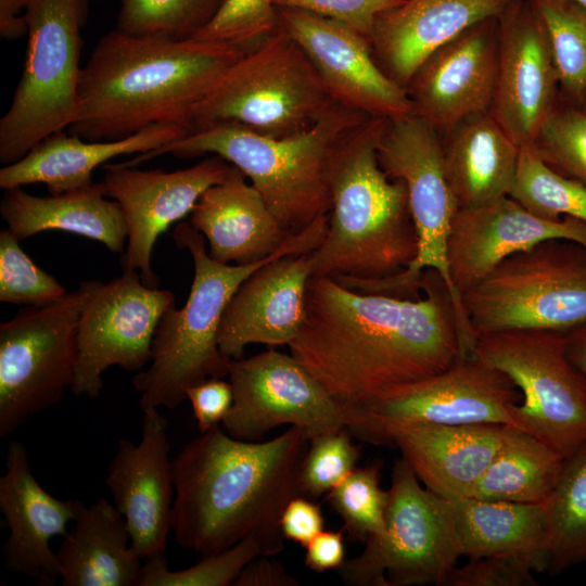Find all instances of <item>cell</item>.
<instances>
[{"label":"cell","instance_id":"6da1fadb","mask_svg":"<svg viewBox=\"0 0 586 586\" xmlns=\"http://www.w3.org/2000/svg\"><path fill=\"white\" fill-rule=\"evenodd\" d=\"M337 402L361 406L451 367L461 357L449 290L433 269L422 295L402 298L310 277L305 317L288 345Z\"/></svg>","mask_w":586,"mask_h":586},{"label":"cell","instance_id":"7a4b0ae2","mask_svg":"<svg viewBox=\"0 0 586 586\" xmlns=\"http://www.w3.org/2000/svg\"><path fill=\"white\" fill-rule=\"evenodd\" d=\"M310 437L290 426L266 442L242 441L216 425L173 459V526L183 549L212 556L255 537L263 556L284 548L288 502L303 495L301 470Z\"/></svg>","mask_w":586,"mask_h":586},{"label":"cell","instance_id":"3957f363","mask_svg":"<svg viewBox=\"0 0 586 586\" xmlns=\"http://www.w3.org/2000/svg\"><path fill=\"white\" fill-rule=\"evenodd\" d=\"M245 53L226 42L136 36L115 28L98 40L81 69L79 109L68 132L111 141L158 124L191 131L196 103Z\"/></svg>","mask_w":586,"mask_h":586},{"label":"cell","instance_id":"277c9868","mask_svg":"<svg viewBox=\"0 0 586 586\" xmlns=\"http://www.w3.org/2000/svg\"><path fill=\"white\" fill-rule=\"evenodd\" d=\"M386 124L369 117L337 148L328 228L309 253L310 277L332 278L357 291L403 273L417 258L419 239L406 186L390 178L378 160Z\"/></svg>","mask_w":586,"mask_h":586},{"label":"cell","instance_id":"5b68a950","mask_svg":"<svg viewBox=\"0 0 586 586\" xmlns=\"http://www.w3.org/2000/svg\"><path fill=\"white\" fill-rule=\"evenodd\" d=\"M369 117L334 102L310 128L272 138L233 123H217L154 151L138 154L126 167L163 154H213L239 168L290 234H297L331 211V174L342 140Z\"/></svg>","mask_w":586,"mask_h":586},{"label":"cell","instance_id":"8992f818","mask_svg":"<svg viewBox=\"0 0 586 586\" xmlns=\"http://www.w3.org/2000/svg\"><path fill=\"white\" fill-rule=\"evenodd\" d=\"M323 216L291 238L275 254L246 265L214 260L205 239L190 224L176 226L177 246L188 250L194 265L189 297L183 307L171 304L163 314L152 342L150 366L132 379L142 410L161 406L174 409L187 399V391L209 378L229 374L231 358L218 346L222 315L241 283L268 262L315 251L326 235Z\"/></svg>","mask_w":586,"mask_h":586},{"label":"cell","instance_id":"52a82bcc","mask_svg":"<svg viewBox=\"0 0 586 586\" xmlns=\"http://www.w3.org/2000/svg\"><path fill=\"white\" fill-rule=\"evenodd\" d=\"M333 103L305 51L278 27L219 74L193 109L191 131L233 123L289 137L310 128Z\"/></svg>","mask_w":586,"mask_h":586},{"label":"cell","instance_id":"ba28073f","mask_svg":"<svg viewBox=\"0 0 586 586\" xmlns=\"http://www.w3.org/2000/svg\"><path fill=\"white\" fill-rule=\"evenodd\" d=\"M88 2L29 0L24 67L0 119V162L4 165L20 161L46 137L75 122Z\"/></svg>","mask_w":586,"mask_h":586},{"label":"cell","instance_id":"9c48e42d","mask_svg":"<svg viewBox=\"0 0 586 586\" xmlns=\"http://www.w3.org/2000/svg\"><path fill=\"white\" fill-rule=\"evenodd\" d=\"M475 337L512 330L568 332L586 323V249L548 240L515 253L464 291Z\"/></svg>","mask_w":586,"mask_h":586},{"label":"cell","instance_id":"30bf717a","mask_svg":"<svg viewBox=\"0 0 586 586\" xmlns=\"http://www.w3.org/2000/svg\"><path fill=\"white\" fill-rule=\"evenodd\" d=\"M336 570L349 586H444L462 556L450 499L423 488L410 464L396 460L385 532Z\"/></svg>","mask_w":586,"mask_h":586},{"label":"cell","instance_id":"8fae6325","mask_svg":"<svg viewBox=\"0 0 586 586\" xmlns=\"http://www.w3.org/2000/svg\"><path fill=\"white\" fill-rule=\"evenodd\" d=\"M473 356L504 372L520 390L521 403L510 408L511 425L565 459L586 445V378L568 358L563 332L480 335Z\"/></svg>","mask_w":586,"mask_h":586},{"label":"cell","instance_id":"7c38bea8","mask_svg":"<svg viewBox=\"0 0 586 586\" xmlns=\"http://www.w3.org/2000/svg\"><path fill=\"white\" fill-rule=\"evenodd\" d=\"M100 281L87 280L61 300L17 313L0 324V437L54 406L71 388L78 360L80 315Z\"/></svg>","mask_w":586,"mask_h":586},{"label":"cell","instance_id":"4fadbf2b","mask_svg":"<svg viewBox=\"0 0 586 586\" xmlns=\"http://www.w3.org/2000/svg\"><path fill=\"white\" fill-rule=\"evenodd\" d=\"M378 160L390 178L405 183L419 239L417 258L394 278L396 291L404 298H418L424 270L437 271L453 298L459 341L469 346L475 336L451 283L447 262L448 239L459 205L446 174L437 131L415 114L387 120L378 144Z\"/></svg>","mask_w":586,"mask_h":586},{"label":"cell","instance_id":"5bb4252c","mask_svg":"<svg viewBox=\"0 0 586 586\" xmlns=\"http://www.w3.org/2000/svg\"><path fill=\"white\" fill-rule=\"evenodd\" d=\"M521 399L504 372L471 356L382 399L348 406L346 429L360 441L387 445L392 432L412 424L511 425L510 408Z\"/></svg>","mask_w":586,"mask_h":586},{"label":"cell","instance_id":"9a60e30c","mask_svg":"<svg viewBox=\"0 0 586 586\" xmlns=\"http://www.w3.org/2000/svg\"><path fill=\"white\" fill-rule=\"evenodd\" d=\"M233 404L221 422L230 436L258 442L280 426H298L310 440L345 429L349 408L337 402L292 355L273 347L231 359Z\"/></svg>","mask_w":586,"mask_h":586},{"label":"cell","instance_id":"2e32d148","mask_svg":"<svg viewBox=\"0 0 586 586\" xmlns=\"http://www.w3.org/2000/svg\"><path fill=\"white\" fill-rule=\"evenodd\" d=\"M174 303L171 291L145 285L137 270L123 271L109 283L100 281L80 315L71 391L95 398L107 368L141 371L150 361L158 322Z\"/></svg>","mask_w":586,"mask_h":586},{"label":"cell","instance_id":"e0dca14e","mask_svg":"<svg viewBox=\"0 0 586 586\" xmlns=\"http://www.w3.org/2000/svg\"><path fill=\"white\" fill-rule=\"evenodd\" d=\"M231 168L218 155L174 171L105 165L102 183L106 196L118 203L128 231L120 257L122 270H139L145 285L157 288L158 278L151 260L158 235L191 213L200 196L221 182Z\"/></svg>","mask_w":586,"mask_h":586},{"label":"cell","instance_id":"ac0fdd59","mask_svg":"<svg viewBox=\"0 0 586 586\" xmlns=\"http://www.w3.org/2000/svg\"><path fill=\"white\" fill-rule=\"evenodd\" d=\"M277 17L278 27L302 47L334 102L387 120L413 114L407 90L378 65L366 37L302 10L277 8Z\"/></svg>","mask_w":586,"mask_h":586},{"label":"cell","instance_id":"d6986e66","mask_svg":"<svg viewBox=\"0 0 586 586\" xmlns=\"http://www.w3.org/2000/svg\"><path fill=\"white\" fill-rule=\"evenodd\" d=\"M498 20L492 115L520 148L533 146L553 112L558 75L550 43L531 0H514Z\"/></svg>","mask_w":586,"mask_h":586},{"label":"cell","instance_id":"ffe728a7","mask_svg":"<svg viewBox=\"0 0 586 586\" xmlns=\"http://www.w3.org/2000/svg\"><path fill=\"white\" fill-rule=\"evenodd\" d=\"M555 239L586 249V222L573 217L538 216L509 195L459 208L447 245L451 283L461 296L507 257Z\"/></svg>","mask_w":586,"mask_h":586},{"label":"cell","instance_id":"44dd1931","mask_svg":"<svg viewBox=\"0 0 586 586\" xmlns=\"http://www.w3.org/2000/svg\"><path fill=\"white\" fill-rule=\"evenodd\" d=\"M497 18L482 22L431 54L406 90L413 114L450 131L492 106L498 63Z\"/></svg>","mask_w":586,"mask_h":586},{"label":"cell","instance_id":"7402d4cb","mask_svg":"<svg viewBox=\"0 0 586 586\" xmlns=\"http://www.w3.org/2000/svg\"><path fill=\"white\" fill-rule=\"evenodd\" d=\"M169 450L167 419L150 408L143 410L139 443L119 440L109 466L107 489L141 559L164 552L171 531L175 484Z\"/></svg>","mask_w":586,"mask_h":586},{"label":"cell","instance_id":"603a6c76","mask_svg":"<svg viewBox=\"0 0 586 586\" xmlns=\"http://www.w3.org/2000/svg\"><path fill=\"white\" fill-rule=\"evenodd\" d=\"M82 504L48 493L31 472L25 445L12 441L0 477V510L10 530L2 546L4 566L38 585H54L60 570L50 540L68 533L66 526L75 521Z\"/></svg>","mask_w":586,"mask_h":586},{"label":"cell","instance_id":"cb8c5ba5","mask_svg":"<svg viewBox=\"0 0 586 586\" xmlns=\"http://www.w3.org/2000/svg\"><path fill=\"white\" fill-rule=\"evenodd\" d=\"M309 253L275 258L238 288L221 319L218 346L231 359L249 344L289 345L305 317Z\"/></svg>","mask_w":586,"mask_h":586},{"label":"cell","instance_id":"d4e9b609","mask_svg":"<svg viewBox=\"0 0 586 586\" xmlns=\"http://www.w3.org/2000/svg\"><path fill=\"white\" fill-rule=\"evenodd\" d=\"M514 0H405L382 13L371 37L382 71L408 86L421 64L471 27L498 18Z\"/></svg>","mask_w":586,"mask_h":586},{"label":"cell","instance_id":"484cf974","mask_svg":"<svg viewBox=\"0 0 586 586\" xmlns=\"http://www.w3.org/2000/svg\"><path fill=\"white\" fill-rule=\"evenodd\" d=\"M507 424H412L395 430L387 445L399 448L419 481L433 493L472 497L502 442Z\"/></svg>","mask_w":586,"mask_h":586},{"label":"cell","instance_id":"4316f807","mask_svg":"<svg viewBox=\"0 0 586 586\" xmlns=\"http://www.w3.org/2000/svg\"><path fill=\"white\" fill-rule=\"evenodd\" d=\"M221 264L246 265L279 251L295 234L278 222L260 193L235 166L194 205L190 222Z\"/></svg>","mask_w":586,"mask_h":586},{"label":"cell","instance_id":"83f0119b","mask_svg":"<svg viewBox=\"0 0 586 586\" xmlns=\"http://www.w3.org/2000/svg\"><path fill=\"white\" fill-rule=\"evenodd\" d=\"M190 130L176 124H158L135 135L111 141H89L64 130L36 144L20 161L0 169V187L9 189L43 183L50 194L92 183V173L110 160L133 153H146L171 143Z\"/></svg>","mask_w":586,"mask_h":586},{"label":"cell","instance_id":"f1b7e54d","mask_svg":"<svg viewBox=\"0 0 586 586\" xmlns=\"http://www.w3.org/2000/svg\"><path fill=\"white\" fill-rule=\"evenodd\" d=\"M106 198L102 182L48 196L13 187L4 190L0 214L20 241L47 230H62L99 241L113 253H123L127 225L118 203Z\"/></svg>","mask_w":586,"mask_h":586},{"label":"cell","instance_id":"f546056e","mask_svg":"<svg viewBox=\"0 0 586 586\" xmlns=\"http://www.w3.org/2000/svg\"><path fill=\"white\" fill-rule=\"evenodd\" d=\"M56 552L64 586H138L141 558L124 515L105 498L82 506Z\"/></svg>","mask_w":586,"mask_h":586},{"label":"cell","instance_id":"4dcf8cb0","mask_svg":"<svg viewBox=\"0 0 586 586\" xmlns=\"http://www.w3.org/2000/svg\"><path fill=\"white\" fill-rule=\"evenodd\" d=\"M462 556L512 557L548 570L544 505L475 497L450 499Z\"/></svg>","mask_w":586,"mask_h":586},{"label":"cell","instance_id":"1f68e13d","mask_svg":"<svg viewBox=\"0 0 586 586\" xmlns=\"http://www.w3.org/2000/svg\"><path fill=\"white\" fill-rule=\"evenodd\" d=\"M444 145L446 174L459 208L475 207L508 195L520 146L493 115L464 120Z\"/></svg>","mask_w":586,"mask_h":586},{"label":"cell","instance_id":"d6a6232c","mask_svg":"<svg viewBox=\"0 0 586 586\" xmlns=\"http://www.w3.org/2000/svg\"><path fill=\"white\" fill-rule=\"evenodd\" d=\"M565 460L532 434L507 424L498 451L472 497L544 505L558 484Z\"/></svg>","mask_w":586,"mask_h":586},{"label":"cell","instance_id":"836d02e7","mask_svg":"<svg viewBox=\"0 0 586 586\" xmlns=\"http://www.w3.org/2000/svg\"><path fill=\"white\" fill-rule=\"evenodd\" d=\"M548 572L586 562V445L565 460L557 486L544 504Z\"/></svg>","mask_w":586,"mask_h":586},{"label":"cell","instance_id":"e575fe53","mask_svg":"<svg viewBox=\"0 0 586 586\" xmlns=\"http://www.w3.org/2000/svg\"><path fill=\"white\" fill-rule=\"evenodd\" d=\"M508 195L538 216L573 217L586 222V184L555 170L532 146L520 148Z\"/></svg>","mask_w":586,"mask_h":586},{"label":"cell","instance_id":"d590c367","mask_svg":"<svg viewBox=\"0 0 586 586\" xmlns=\"http://www.w3.org/2000/svg\"><path fill=\"white\" fill-rule=\"evenodd\" d=\"M116 29L174 40L193 38L218 14L226 0H119Z\"/></svg>","mask_w":586,"mask_h":586},{"label":"cell","instance_id":"8d00e7d4","mask_svg":"<svg viewBox=\"0 0 586 586\" xmlns=\"http://www.w3.org/2000/svg\"><path fill=\"white\" fill-rule=\"evenodd\" d=\"M381 463L355 468L328 494L330 507L343 521L349 539L366 543L385 532L388 491L382 489Z\"/></svg>","mask_w":586,"mask_h":586},{"label":"cell","instance_id":"74e56055","mask_svg":"<svg viewBox=\"0 0 586 586\" xmlns=\"http://www.w3.org/2000/svg\"><path fill=\"white\" fill-rule=\"evenodd\" d=\"M545 26L558 79L586 91V10L565 0H531Z\"/></svg>","mask_w":586,"mask_h":586},{"label":"cell","instance_id":"f35d334b","mask_svg":"<svg viewBox=\"0 0 586 586\" xmlns=\"http://www.w3.org/2000/svg\"><path fill=\"white\" fill-rule=\"evenodd\" d=\"M258 556H263V548L252 536L180 571L169 570L164 552H156L144 558L138 586L233 585L241 571Z\"/></svg>","mask_w":586,"mask_h":586},{"label":"cell","instance_id":"ab89813d","mask_svg":"<svg viewBox=\"0 0 586 586\" xmlns=\"http://www.w3.org/2000/svg\"><path fill=\"white\" fill-rule=\"evenodd\" d=\"M66 293L53 276L31 260L8 228L0 231L1 302L44 306L61 300Z\"/></svg>","mask_w":586,"mask_h":586},{"label":"cell","instance_id":"60d3db41","mask_svg":"<svg viewBox=\"0 0 586 586\" xmlns=\"http://www.w3.org/2000/svg\"><path fill=\"white\" fill-rule=\"evenodd\" d=\"M277 29L272 0H226L216 17L193 38L226 42L249 52Z\"/></svg>","mask_w":586,"mask_h":586},{"label":"cell","instance_id":"b9f144b4","mask_svg":"<svg viewBox=\"0 0 586 586\" xmlns=\"http://www.w3.org/2000/svg\"><path fill=\"white\" fill-rule=\"evenodd\" d=\"M532 148L555 170L586 184V112L553 111Z\"/></svg>","mask_w":586,"mask_h":586},{"label":"cell","instance_id":"7bdbcfd3","mask_svg":"<svg viewBox=\"0 0 586 586\" xmlns=\"http://www.w3.org/2000/svg\"><path fill=\"white\" fill-rule=\"evenodd\" d=\"M359 456L360 446L345 429L311 438L301 470L303 495L328 494L356 468Z\"/></svg>","mask_w":586,"mask_h":586},{"label":"cell","instance_id":"ee69618b","mask_svg":"<svg viewBox=\"0 0 586 586\" xmlns=\"http://www.w3.org/2000/svg\"><path fill=\"white\" fill-rule=\"evenodd\" d=\"M405 0H272L276 8L302 10L348 26L371 41L377 18Z\"/></svg>","mask_w":586,"mask_h":586},{"label":"cell","instance_id":"f6af8a7d","mask_svg":"<svg viewBox=\"0 0 586 586\" xmlns=\"http://www.w3.org/2000/svg\"><path fill=\"white\" fill-rule=\"evenodd\" d=\"M533 568L512 557L469 558V562L455 568L447 586H536Z\"/></svg>","mask_w":586,"mask_h":586},{"label":"cell","instance_id":"bcb514c9","mask_svg":"<svg viewBox=\"0 0 586 586\" xmlns=\"http://www.w3.org/2000/svg\"><path fill=\"white\" fill-rule=\"evenodd\" d=\"M200 432L219 425L233 404L232 385L222 378H209L193 386L186 394Z\"/></svg>","mask_w":586,"mask_h":586},{"label":"cell","instance_id":"7dc6e473","mask_svg":"<svg viewBox=\"0 0 586 586\" xmlns=\"http://www.w3.org/2000/svg\"><path fill=\"white\" fill-rule=\"evenodd\" d=\"M280 527L284 539L306 547L310 540L324 530V518L319 505L302 495L292 498L285 506Z\"/></svg>","mask_w":586,"mask_h":586},{"label":"cell","instance_id":"c3c4849f","mask_svg":"<svg viewBox=\"0 0 586 586\" xmlns=\"http://www.w3.org/2000/svg\"><path fill=\"white\" fill-rule=\"evenodd\" d=\"M343 530L322 531L305 547V565L316 573L337 570L345 561Z\"/></svg>","mask_w":586,"mask_h":586},{"label":"cell","instance_id":"681fc988","mask_svg":"<svg viewBox=\"0 0 586 586\" xmlns=\"http://www.w3.org/2000/svg\"><path fill=\"white\" fill-rule=\"evenodd\" d=\"M234 586H300L296 577L271 556H258L239 574Z\"/></svg>","mask_w":586,"mask_h":586},{"label":"cell","instance_id":"f907efd6","mask_svg":"<svg viewBox=\"0 0 586 586\" xmlns=\"http://www.w3.org/2000/svg\"><path fill=\"white\" fill-rule=\"evenodd\" d=\"M29 0H0V36L18 39L27 34V7Z\"/></svg>","mask_w":586,"mask_h":586},{"label":"cell","instance_id":"816d5d0a","mask_svg":"<svg viewBox=\"0 0 586 586\" xmlns=\"http://www.w3.org/2000/svg\"><path fill=\"white\" fill-rule=\"evenodd\" d=\"M564 349L570 361L586 378V323L564 333Z\"/></svg>","mask_w":586,"mask_h":586},{"label":"cell","instance_id":"f5cc1de1","mask_svg":"<svg viewBox=\"0 0 586 586\" xmlns=\"http://www.w3.org/2000/svg\"><path fill=\"white\" fill-rule=\"evenodd\" d=\"M575 3L586 10V0H565Z\"/></svg>","mask_w":586,"mask_h":586}]
</instances>
